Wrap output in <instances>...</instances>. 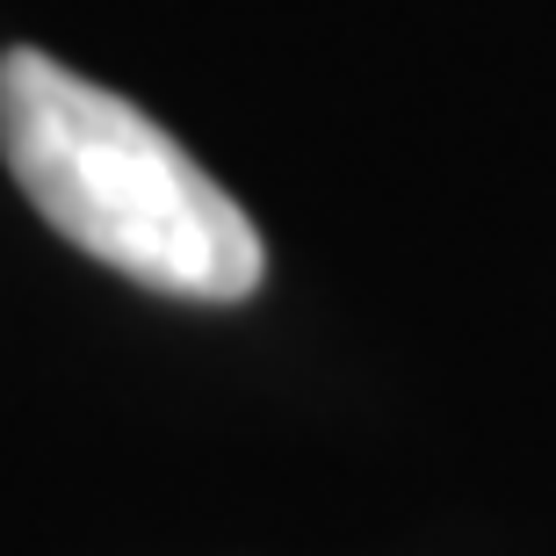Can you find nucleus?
Masks as SVG:
<instances>
[{
  "mask_svg": "<svg viewBox=\"0 0 556 556\" xmlns=\"http://www.w3.org/2000/svg\"><path fill=\"white\" fill-rule=\"evenodd\" d=\"M0 166L87 261L181 304H247L268 247L174 130L37 43L0 51Z\"/></svg>",
  "mask_w": 556,
  "mask_h": 556,
  "instance_id": "1",
  "label": "nucleus"
}]
</instances>
